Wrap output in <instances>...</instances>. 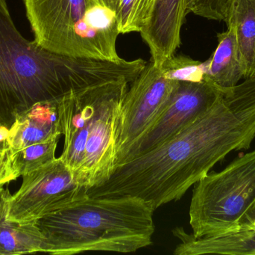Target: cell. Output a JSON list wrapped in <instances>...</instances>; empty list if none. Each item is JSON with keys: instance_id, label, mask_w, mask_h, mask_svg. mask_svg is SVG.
<instances>
[{"instance_id": "1", "label": "cell", "mask_w": 255, "mask_h": 255, "mask_svg": "<svg viewBox=\"0 0 255 255\" xmlns=\"http://www.w3.org/2000/svg\"><path fill=\"white\" fill-rule=\"evenodd\" d=\"M255 138V121L249 109L235 97L220 96L181 131L123 163L107 181L87 194L139 198L155 211L181 199L232 151L249 149Z\"/></svg>"}, {"instance_id": "2", "label": "cell", "mask_w": 255, "mask_h": 255, "mask_svg": "<svg viewBox=\"0 0 255 255\" xmlns=\"http://www.w3.org/2000/svg\"><path fill=\"white\" fill-rule=\"evenodd\" d=\"M113 61L49 52L27 40L13 23L6 0H0V123L10 128L16 118L40 102L70 91L115 80Z\"/></svg>"}, {"instance_id": "3", "label": "cell", "mask_w": 255, "mask_h": 255, "mask_svg": "<svg viewBox=\"0 0 255 255\" xmlns=\"http://www.w3.org/2000/svg\"><path fill=\"white\" fill-rule=\"evenodd\" d=\"M154 212L139 198L85 194L37 223L46 240L48 254L130 253L152 244Z\"/></svg>"}, {"instance_id": "4", "label": "cell", "mask_w": 255, "mask_h": 255, "mask_svg": "<svg viewBox=\"0 0 255 255\" xmlns=\"http://www.w3.org/2000/svg\"><path fill=\"white\" fill-rule=\"evenodd\" d=\"M125 79L70 91L58 100L64 149L60 158L85 190L109 179L117 166L116 133Z\"/></svg>"}, {"instance_id": "5", "label": "cell", "mask_w": 255, "mask_h": 255, "mask_svg": "<svg viewBox=\"0 0 255 255\" xmlns=\"http://www.w3.org/2000/svg\"><path fill=\"white\" fill-rule=\"evenodd\" d=\"M34 41L73 57L120 62L116 13L103 0H24Z\"/></svg>"}, {"instance_id": "6", "label": "cell", "mask_w": 255, "mask_h": 255, "mask_svg": "<svg viewBox=\"0 0 255 255\" xmlns=\"http://www.w3.org/2000/svg\"><path fill=\"white\" fill-rule=\"evenodd\" d=\"M255 199V149L195 184L190 225L196 238L232 232Z\"/></svg>"}, {"instance_id": "7", "label": "cell", "mask_w": 255, "mask_h": 255, "mask_svg": "<svg viewBox=\"0 0 255 255\" xmlns=\"http://www.w3.org/2000/svg\"><path fill=\"white\" fill-rule=\"evenodd\" d=\"M130 83L118 118L116 168L160 116L178 82L166 78L161 68L150 61Z\"/></svg>"}, {"instance_id": "8", "label": "cell", "mask_w": 255, "mask_h": 255, "mask_svg": "<svg viewBox=\"0 0 255 255\" xmlns=\"http://www.w3.org/2000/svg\"><path fill=\"white\" fill-rule=\"evenodd\" d=\"M60 157L22 176L17 192L10 195L6 218L18 224L34 223L87 194Z\"/></svg>"}, {"instance_id": "9", "label": "cell", "mask_w": 255, "mask_h": 255, "mask_svg": "<svg viewBox=\"0 0 255 255\" xmlns=\"http://www.w3.org/2000/svg\"><path fill=\"white\" fill-rule=\"evenodd\" d=\"M220 91L206 80L178 82L160 116L130 148L123 163L154 149L181 131L214 104Z\"/></svg>"}, {"instance_id": "10", "label": "cell", "mask_w": 255, "mask_h": 255, "mask_svg": "<svg viewBox=\"0 0 255 255\" xmlns=\"http://www.w3.org/2000/svg\"><path fill=\"white\" fill-rule=\"evenodd\" d=\"M188 0H154L140 34L151 52V61L160 67L175 55L181 44V31L189 13Z\"/></svg>"}, {"instance_id": "11", "label": "cell", "mask_w": 255, "mask_h": 255, "mask_svg": "<svg viewBox=\"0 0 255 255\" xmlns=\"http://www.w3.org/2000/svg\"><path fill=\"white\" fill-rule=\"evenodd\" d=\"M58 100L36 103L19 115L9 128L12 154L30 145L61 137Z\"/></svg>"}, {"instance_id": "12", "label": "cell", "mask_w": 255, "mask_h": 255, "mask_svg": "<svg viewBox=\"0 0 255 255\" xmlns=\"http://www.w3.org/2000/svg\"><path fill=\"white\" fill-rule=\"evenodd\" d=\"M181 241L174 255H255V231L239 229L213 236L196 238L181 227L172 231Z\"/></svg>"}, {"instance_id": "13", "label": "cell", "mask_w": 255, "mask_h": 255, "mask_svg": "<svg viewBox=\"0 0 255 255\" xmlns=\"http://www.w3.org/2000/svg\"><path fill=\"white\" fill-rule=\"evenodd\" d=\"M218 46L205 61V80L221 88H231L245 79L246 66L237 40L235 28L217 34Z\"/></svg>"}, {"instance_id": "14", "label": "cell", "mask_w": 255, "mask_h": 255, "mask_svg": "<svg viewBox=\"0 0 255 255\" xmlns=\"http://www.w3.org/2000/svg\"><path fill=\"white\" fill-rule=\"evenodd\" d=\"M224 21L235 28L245 63V79L255 77V0H229Z\"/></svg>"}, {"instance_id": "15", "label": "cell", "mask_w": 255, "mask_h": 255, "mask_svg": "<svg viewBox=\"0 0 255 255\" xmlns=\"http://www.w3.org/2000/svg\"><path fill=\"white\" fill-rule=\"evenodd\" d=\"M6 214L0 221V255L46 253V240L37 222L18 224L9 221Z\"/></svg>"}, {"instance_id": "16", "label": "cell", "mask_w": 255, "mask_h": 255, "mask_svg": "<svg viewBox=\"0 0 255 255\" xmlns=\"http://www.w3.org/2000/svg\"><path fill=\"white\" fill-rule=\"evenodd\" d=\"M58 139L59 137L54 138L34 144L12 154V163L17 178L55 160Z\"/></svg>"}, {"instance_id": "17", "label": "cell", "mask_w": 255, "mask_h": 255, "mask_svg": "<svg viewBox=\"0 0 255 255\" xmlns=\"http://www.w3.org/2000/svg\"><path fill=\"white\" fill-rule=\"evenodd\" d=\"M154 0H119L116 10L121 34L139 32L149 14Z\"/></svg>"}, {"instance_id": "18", "label": "cell", "mask_w": 255, "mask_h": 255, "mask_svg": "<svg viewBox=\"0 0 255 255\" xmlns=\"http://www.w3.org/2000/svg\"><path fill=\"white\" fill-rule=\"evenodd\" d=\"M166 78L178 82H202L205 80V62L184 55H172L160 66Z\"/></svg>"}, {"instance_id": "19", "label": "cell", "mask_w": 255, "mask_h": 255, "mask_svg": "<svg viewBox=\"0 0 255 255\" xmlns=\"http://www.w3.org/2000/svg\"><path fill=\"white\" fill-rule=\"evenodd\" d=\"M229 0H188V12L213 20L224 21Z\"/></svg>"}, {"instance_id": "20", "label": "cell", "mask_w": 255, "mask_h": 255, "mask_svg": "<svg viewBox=\"0 0 255 255\" xmlns=\"http://www.w3.org/2000/svg\"><path fill=\"white\" fill-rule=\"evenodd\" d=\"M9 128L0 123V186L17 179L12 163V152L8 143Z\"/></svg>"}, {"instance_id": "21", "label": "cell", "mask_w": 255, "mask_h": 255, "mask_svg": "<svg viewBox=\"0 0 255 255\" xmlns=\"http://www.w3.org/2000/svg\"><path fill=\"white\" fill-rule=\"evenodd\" d=\"M239 229L255 231V199L240 218L238 228L235 230Z\"/></svg>"}, {"instance_id": "22", "label": "cell", "mask_w": 255, "mask_h": 255, "mask_svg": "<svg viewBox=\"0 0 255 255\" xmlns=\"http://www.w3.org/2000/svg\"><path fill=\"white\" fill-rule=\"evenodd\" d=\"M10 195L8 190L4 189L3 186H0V221L7 213V200Z\"/></svg>"}, {"instance_id": "23", "label": "cell", "mask_w": 255, "mask_h": 255, "mask_svg": "<svg viewBox=\"0 0 255 255\" xmlns=\"http://www.w3.org/2000/svg\"><path fill=\"white\" fill-rule=\"evenodd\" d=\"M108 7L113 10L116 13L117 7H118L119 0H103Z\"/></svg>"}]
</instances>
